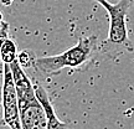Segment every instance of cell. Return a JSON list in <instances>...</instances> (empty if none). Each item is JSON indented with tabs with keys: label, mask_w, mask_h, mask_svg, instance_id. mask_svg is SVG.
Segmentation results:
<instances>
[{
	"label": "cell",
	"mask_w": 134,
	"mask_h": 129,
	"mask_svg": "<svg viewBox=\"0 0 134 129\" xmlns=\"http://www.w3.org/2000/svg\"><path fill=\"white\" fill-rule=\"evenodd\" d=\"M10 67L19 97L21 129H47V113L37 98L35 85H32L31 80L25 73L24 68L20 66L18 60L11 63Z\"/></svg>",
	"instance_id": "obj_1"
},
{
	"label": "cell",
	"mask_w": 134,
	"mask_h": 129,
	"mask_svg": "<svg viewBox=\"0 0 134 129\" xmlns=\"http://www.w3.org/2000/svg\"><path fill=\"white\" fill-rule=\"evenodd\" d=\"M96 1L107 10L109 16L108 36L99 45V52L112 60L125 52H133L134 46L129 40L127 29V18L132 0H119L115 4H112L108 0Z\"/></svg>",
	"instance_id": "obj_2"
},
{
	"label": "cell",
	"mask_w": 134,
	"mask_h": 129,
	"mask_svg": "<svg viewBox=\"0 0 134 129\" xmlns=\"http://www.w3.org/2000/svg\"><path fill=\"white\" fill-rule=\"evenodd\" d=\"M99 51L97 36H87L78 40V42L63 51L60 55L37 57L34 63L36 72L43 76H53L63 68H81L90 63Z\"/></svg>",
	"instance_id": "obj_3"
},
{
	"label": "cell",
	"mask_w": 134,
	"mask_h": 129,
	"mask_svg": "<svg viewBox=\"0 0 134 129\" xmlns=\"http://www.w3.org/2000/svg\"><path fill=\"white\" fill-rule=\"evenodd\" d=\"M3 72V120L11 129H21L19 97L10 65L4 63Z\"/></svg>",
	"instance_id": "obj_4"
},
{
	"label": "cell",
	"mask_w": 134,
	"mask_h": 129,
	"mask_svg": "<svg viewBox=\"0 0 134 129\" xmlns=\"http://www.w3.org/2000/svg\"><path fill=\"white\" fill-rule=\"evenodd\" d=\"M35 89H36V94H37L38 100L42 103V105L46 109L47 113V118H48V128L47 129H72V127L68 123H65L56 115V112L53 109L52 103L50 100L46 89L43 88L40 83L35 85Z\"/></svg>",
	"instance_id": "obj_5"
},
{
	"label": "cell",
	"mask_w": 134,
	"mask_h": 129,
	"mask_svg": "<svg viewBox=\"0 0 134 129\" xmlns=\"http://www.w3.org/2000/svg\"><path fill=\"white\" fill-rule=\"evenodd\" d=\"M18 56H19V52H18L16 43L10 37L1 40V60H3V62L11 65L18 60Z\"/></svg>",
	"instance_id": "obj_6"
},
{
	"label": "cell",
	"mask_w": 134,
	"mask_h": 129,
	"mask_svg": "<svg viewBox=\"0 0 134 129\" xmlns=\"http://www.w3.org/2000/svg\"><path fill=\"white\" fill-rule=\"evenodd\" d=\"M36 56L34 51L29 50V48H25V50H21L19 52V56H18V61H19L20 66L23 67L24 70L26 68H30V67H34V63L36 61Z\"/></svg>",
	"instance_id": "obj_7"
},
{
	"label": "cell",
	"mask_w": 134,
	"mask_h": 129,
	"mask_svg": "<svg viewBox=\"0 0 134 129\" xmlns=\"http://www.w3.org/2000/svg\"><path fill=\"white\" fill-rule=\"evenodd\" d=\"M0 36H1V40L4 38L10 37L9 36V24L5 21V20L1 19V29H0Z\"/></svg>",
	"instance_id": "obj_8"
},
{
	"label": "cell",
	"mask_w": 134,
	"mask_h": 129,
	"mask_svg": "<svg viewBox=\"0 0 134 129\" xmlns=\"http://www.w3.org/2000/svg\"><path fill=\"white\" fill-rule=\"evenodd\" d=\"M13 1L14 0H1V4L4 5V6H10V5L13 4Z\"/></svg>",
	"instance_id": "obj_9"
},
{
	"label": "cell",
	"mask_w": 134,
	"mask_h": 129,
	"mask_svg": "<svg viewBox=\"0 0 134 129\" xmlns=\"http://www.w3.org/2000/svg\"><path fill=\"white\" fill-rule=\"evenodd\" d=\"M0 129H11V128H10L9 125L5 123L4 120H1V125H0Z\"/></svg>",
	"instance_id": "obj_10"
}]
</instances>
